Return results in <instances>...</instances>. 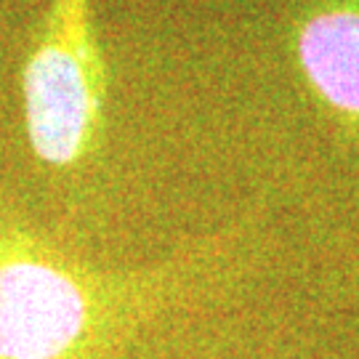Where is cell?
Returning <instances> with one entry per match:
<instances>
[{
  "instance_id": "6da1fadb",
  "label": "cell",
  "mask_w": 359,
  "mask_h": 359,
  "mask_svg": "<svg viewBox=\"0 0 359 359\" xmlns=\"http://www.w3.org/2000/svg\"><path fill=\"white\" fill-rule=\"evenodd\" d=\"M203 269L176 261L107 271L72 258L0 208V359H126Z\"/></svg>"
},
{
  "instance_id": "7a4b0ae2",
  "label": "cell",
  "mask_w": 359,
  "mask_h": 359,
  "mask_svg": "<svg viewBox=\"0 0 359 359\" xmlns=\"http://www.w3.org/2000/svg\"><path fill=\"white\" fill-rule=\"evenodd\" d=\"M29 152L56 176L96 157L104 142L107 67L90 32V0H53L22 69Z\"/></svg>"
},
{
  "instance_id": "3957f363",
  "label": "cell",
  "mask_w": 359,
  "mask_h": 359,
  "mask_svg": "<svg viewBox=\"0 0 359 359\" xmlns=\"http://www.w3.org/2000/svg\"><path fill=\"white\" fill-rule=\"evenodd\" d=\"M298 65L359 147V0H327L298 29Z\"/></svg>"
}]
</instances>
